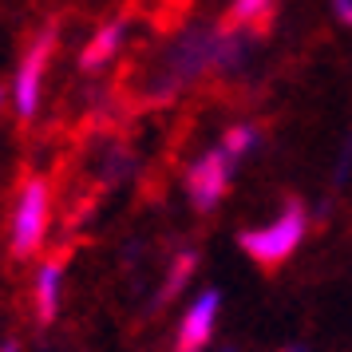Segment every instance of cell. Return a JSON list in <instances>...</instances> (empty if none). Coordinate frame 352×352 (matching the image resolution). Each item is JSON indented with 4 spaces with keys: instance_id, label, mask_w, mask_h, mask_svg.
<instances>
[{
    "instance_id": "obj_1",
    "label": "cell",
    "mask_w": 352,
    "mask_h": 352,
    "mask_svg": "<svg viewBox=\"0 0 352 352\" xmlns=\"http://www.w3.org/2000/svg\"><path fill=\"white\" fill-rule=\"evenodd\" d=\"M250 36L234 32L226 20L218 24H194L186 32H178L166 48H162L159 64L151 72V96H182L186 87H194L206 76H226L238 72L250 56Z\"/></svg>"
},
{
    "instance_id": "obj_14",
    "label": "cell",
    "mask_w": 352,
    "mask_h": 352,
    "mask_svg": "<svg viewBox=\"0 0 352 352\" xmlns=\"http://www.w3.org/2000/svg\"><path fill=\"white\" fill-rule=\"evenodd\" d=\"M4 107H8V87H0V115H4Z\"/></svg>"
},
{
    "instance_id": "obj_15",
    "label": "cell",
    "mask_w": 352,
    "mask_h": 352,
    "mask_svg": "<svg viewBox=\"0 0 352 352\" xmlns=\"http://www.w3.org/2000/svg\"><path fill=\"white\" fill-rule=\"evenodd\" d=\"M281 352H309V349H305V344H285Z\"/></svg>"
},
{
    "instance_id": "obj_13",
    "label": "cell",
    "mask_w": 352,
    "mask_h": 352,
    "mask_svg": "<svg viewBox=\"0 0 352 352\" xmlns=\"http://www.w3.org/2000/svg\"><path fill=\"white\" fill-rule=\"evenodd\" d=\"M0 352H20V340L16 336H4V340H0Z\"/></svg>"
},
{
    "instance_id": "obj_7",
    "label": "cell",
    "mask_w": 352,
    "mask_h": 352,
    "mask_svg": "<svg viewBox=\"0 0 352 352\" xmlns=\"http://www.w3.org/2000/svg\"><path fill=\"white\" fill-rule=\"evenodd\" d=\"M127 32H131V20L127 16H111L103 20L96 32L80 44V72L83 76H96V72H107V67L119 60V52L127 48Z\"/></svg>"
},
{
    "instance_id": "obj_5",
    "label": "cell",
    "mask_w": 352,
    "mask_h": 352,
    "mask_svg": "<svg viewBox=\"0 0 352 352\" xmlns=\"http://www.w3.org/2000/svg\"><path fill=\"white\" fill-rule=\"evenodd\" d=\"M234 170H238V162L230 159L218 143L210 151H202V155H194L186 175H182V190L190 198V206L202 210V214L218 210L226 202L230 186H234Z\"/></svg>"
},
{
    "instance_id": "obj_3",
    "label": "cell",
    "mask_w": 352,
    "mask_h": 352,
    "mask_svg": "<svg viewBox=\"0 0 352 352\" xmlns=\"http://www.w3.org/2000/svg\"><path fill=\"white\" fill-rule=\"evenodd\" d=\"M52 234V182L44 175H28L12 194L8 210V250L12 257H36Z\"/></svg>"
},
{
    "instance_id": "obj_9",
    "label": "cell",
    "mask_w": 352,
    "mask_h": 352,
    "mask_svg": "<svg viewBox=\"0 0 352 352\" xmlns=\"http://www.w3.org/2000/svg\"><path fill=\"white\" fill-rule=\"evenodd\" d=\"M273 16H277V4H265V0H234V4L226 8L222 20L234 28V32L257 40V36H265V28L273 24Z\"/></svg>"
},
{
    "instance_id": "obj_2",
    "label": "cell",
    "mask_w": 352,
    "mask_h": 352,
    "mask_svg": "<svg viewBox=\"0 0 352 352\" xmlns=\"http://www.w3.org/2000/svg\"><path fill=\"white\" fill-rule=\"evenodd\" d=\"M309 226H313V218H309L305 202L293 198V202H285L273 218H265V222L245 226V230H241V238H238L241 241V254L250 257L254 265H261V270H277V265H285L289 257L305 245Z\"/></svg>"
},
{
    "instance_id": "obj_6",
    "label": "cell",
    "mask_w": 352,
    "mask_h": 352,
    "mask_svg": "<svg viewBox=\"0 0 352 352\" xmlns=\"http://www.w3.org/2000/svg\"><path fill=\"white\" fill-rule=\"evenodd\" d=\"M222 320V293L218 289H202L178 317L170 352H210L214 349V333Z\"/></svg>"
},
{
    "instance_id": "obj_11",
    "label": "cell",
    "mask_w": 352,
    "mask_h": 352,
    "mask_svg": "<svg viewBox=\"0 0 352 352\" xmlns=\"http://www.w3.org/2000/svg\"><path fill=\"white\" fill-rule=\"evenodd\" d=\"M194 265H198V254H194V250H178V254L170 257V270H166V281H162V289H159V301H170V297H178V293L186 289V281L194 277Z\"/></svg>"
},
{
    "instance_id": "obj_8",
    "label": "cell",
    "mask_w": 352,
    "mask_h": 352,
    "mask_svg": "<svg viewBox=\"0 0 352 352\" xmlns=\"http://www.w3.org/2000/svg\"><path fill=\"white\" fill-rule=\"evenodd\" d=\"M60 301H64V261L60 257H40L32 273V309L40 324H52L60 317Z\"/></svg>"
},
{
    "instance_id": "obj_10",
    "label": "cell",
    "mask_w": 352,
    "mask_h": 352,
    "mask_svg": "<svg viewBox=\"0 0 352 352\" xmlns=\"http://www.w3.org/2000/svg\"><path fill=\"white\" fill-rule=\"evenodd\" d=\"M218 146H222V151H226V155H230L234 162L250 159L257 146H261V127H257V123H234V127H226V131H222Z\"/></svg>"
},
{
    "instance_id": "obj_12",
    "label": "cell",
    "mask_w": 352,
    "mask_h": 352,
    "mask_svg": "<svg viewBox=\"0 0 352 352\" xmlns=\"http://www.w3.org/2000/svg\"><path fill=\"white\" fill-rule=\"evenodd\" d=\"M329 12H333L336 24L352 28V0H333V4H329Z\"/></svg>"
},
{
    "instance_id": "obj_4",
    "label": "cell",
    "mask_w": 352,
    "mask_h": 352,
    "mask_svg": "<svg viewBox=\"0 0 352 352\" xmlns=\"http://www.w3.org/2000/svg\"><path fill=\"white\" fill-rule=\"evenodd\" d=\"M56 44H60V28L56 24L36 28V36L24 44L16 67H12L8 103H12V115H16L20 123L36 119L40 103H44V83H48V67H52V56H56Z\"/></svg>"
}]
</instances>
